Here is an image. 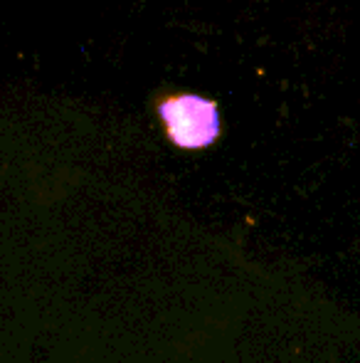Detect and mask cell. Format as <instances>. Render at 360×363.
I'll return each instance as SVG.
<instances>
[{
	"label": "cell",
	"instance_id": "cell-1",
	"mask_svg": "<svg viewBox=\"0 0 360 363\" xmlns=\"http://www.w3.org/2000/svg\"><path fill=\"white\" fill-rule=\"evenodd\" d=\"M158 119L166 126V136L185 151L212 146L222 131L220 106L190 91L163 96L158 101Z\"/></svg>",
	"mask_w": 360,
	"mask_h": 363
}]
</instances>
